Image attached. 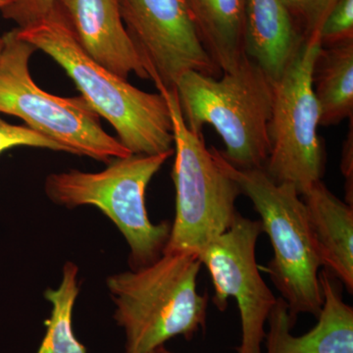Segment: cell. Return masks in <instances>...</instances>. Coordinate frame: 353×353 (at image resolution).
Wrapping results in <instances>:
<instances>
[{
	"label": "cell",
	"mask_w": 353,
	"mask_h": 353,
	"mask_svg": "<svg viewBox=\"0 0 353 353\" xmlns=\"http://www.w3.org/2000/svg\"><path fill=\"white\" fill-rule=\"evenodd\" d=\"M123 22L159 92L175 90L190 71L218 78L221 70L204 48L188 0H119Z\"/></svg>",
	"instance_id": "cell-9"
},
{
	"label": "cell",
	"mask_w": 353,
	"mask_h": 353,
	"mask_svg": "<svg viewBox=\"0 0 353 353\" xmlns=\"http://www.w3.org/2000/svg\"><path fill=\"white\" fill-rule=\"evenodd\" d=\"M0 55V113L16 116L27 127L63 146L65 152L109 163L132 153L104 131L101 118L80 95L59 97L44 92L30 74L37 48L18 36H2Z\"/></svg>",
	"instance_id": "cell-6"
},
{
	"label": "cell",
	"mask_w": 353,
	"mask_h": 353,
	"mask_svg": "<svg viewBox=\"0 0 353 353\" xmlns=\"http://www.w3.org/2000/svg\"><path fill=\"white\" fill-rule=\"evenodd\" d=\"M301 196L320 265L352 294V206L332 194L322 181Z\"/></svg>",
	"instance_id": "cell-13"
},
{
	"label": "cell",
	"mask_w": 353,
	"mask_h": 353,
	"mask_svg": "<svg viewBox=\"0 0 353 353\" xmlns=\"http://www.w3.org/2000/svg\"><path fill=\"white\" fill-rule=\"evenodd\" d=\"M341 173L345 179V201L350 205L353 204V132L352 117L350 118V130L343 145L341 153Z\"/></svg>",
	"instance_id": "cell-22"
},
{
	"label": "cell",
	"mask_w": 353,
	"mask_h": 353,
	"mask_svg": "<svg viewBox=\"0 0 353 353\" xmlns=\"http://www.w3.org/2000/svg\"><path fill=\"white\" fill-rule=\"evenodd\" d=\"M3 38L0 37V55H1L2 48H3Z\"/></svg>",
	"instance_id": "cell-25"
},
{
	"label": "cell",
	"mask_w": 353,
	"mask_h": 353,
	"mask_svg": "<svg viewBox=\"0 0 353 353\" xmlns=\"http://www.w3.org/2000/svg\"><path fill=\"white\" fill-rule=\"evenodd\" d=\"M304 39L281 0H248L245 53L272 82L283 75Z\"/></svg>",
	"instance_id": "cell-14"
},
{
	"label": "cell",
	"mask_w": 353,
	"mask_h": 353,
	"mask_svg": "<svg viewBox=\"0 0 353 353\" xmlns=\"http://www.w3.org/2000/svg\"><path fill=\"white\" fill-rule=\"evenodd\" d=\"M57 0H9L0 10L7 20L13 21L18 29H25L46 18L57 6Z\"/></svg>",
	"instance_id": "cell-21"
},
{
	"label": "cell",
	"mask_w": 353,
	"mask_h": 353,
	"mask_svg": "<svg viewBox=\"0 0 353 353\" xmlns=\"http://www.w3.org/2000/svg\"><path fill=\"white\" fill-rule=\"evenodd\" d=\"M202 263L194 253H163L143 268L108 279L114 319L126 334L125 353H150L176 336L204 329L208 296L197 294Z\"/></svg>",
	"instance_id": "cell-2"
},
{
	"label": "cell",
	"mask_w": 353,
	"mask_h": 353,
	"mask_svg": "<svg viewBox=\"0 0 353 353\" xmlns=\"http://www.w3.org/2000/svg\"><path fill=\"white\" fill-rule=\"evenodd\" d=\"M17 146H31L55 152H65L63 146L32 131L29 127L9 124L0 118V155Z\"/></svg>",
	"instance_id": "cell-20"
},
{
	"label": "cell",
	"mask_w": 353,
	"mask_h": 353,
	"mask_svg": "<svg viewBox=\"0 0 353 353\" xmlns=\"http://www.w3.org/2000/svg\"><path fill=\"white\" fill-rule=\"evenodd\" d=\"M321 48L320 34L304 39L273 83L269 157L263 170L273 182L294 185L299 196L322 181L326 162L318 134L319 104L313 88V71Z\"/></svg>",
	"instance_id": "cell-8"
},
{
	"label": "cell",
	"mask_w": 353,
	"mask_h": 353,
	"mask_svg": "<svg viewBox=\"0 0 353 353\" xmlns=\"http://www.w3.org/2000/svg\"><path fill=\"white\" fill-rule=\"evenodd\" d=\"M353 41V0H339L320 31L323 48Z\"/></svg>",
	"instance_id": "cell-19"
},
{
	"label": "cell",
	"mask_w": 353,
	"mask_h": 353,
	"mask_svg": "<svg viewBox=\"0 0 353 353\" xmlns=\"http://www.w3.org/2000/svg\"><path fill=\"white\" fill-rule=\"evenodd\" d=\"M339 0H281L294 24L309 38L320 34L325 20Z\"/></svg>",
	"instance_id": "cell-18"
},
{
	"label": "cell",
	"mask_w": 353,
	"mask_h": 353,
	"mask_svg": "<svg viewBox=\"0 0 353 353\" xmlns=\"http://www.w3.org/2000/svg\"><path fill=\"white\" fill-rule=\"evenodd\" d=\"M261 233L260 220L243 217L238 212L229 229L199 255L212 279L216 307L224 311L229 297L238 303L241 323L239 353H261L265 323L277 301L260 275L256 262L255 250Z\"/></svg>",
	"instance_id": "cell-10"
},
{
	"label": "cell",
	"mask_w": 353,
	"mask_h": 353,
	"mask_svg": "<svg viewBox=\"0 0 353 353\" xmlns=\"http://www.w3.org/2000/svg\"><path fill=\"white\" fill-rule=\"evenodd\" d=\"M18 36L59 64L85 101L108 120L132 154L174 152L173 123L164 95L150 94L97 63L81 48L57 6Z\"/></svg>",
	"instance_id": "cell-1"
},
{
	"label": "cell",
	"mask_w": 353,
	"mask_h": 353,
	"mask_svg": "<svg viewBox=\"0 0 353 353\" xmlns=\"http://www.w3.org/2000/svg\"><path fill=\"white\" fill-rule=\"evenodd\" d=\"M76 39L97 63L128 80H150L121 15L119 0H57Z\"/></svg>",
	"instance_id": "cell-11"
},
{
	"label": "cell",
	"mask_w": 353,
	"mask_h": 353,
	"mask_svg": "<svg viewBox=\"0 0 353 353\" xmlns=\"http://www.w3.org/2000/svg\"><path fill=\"white\" fill-rule=\"evenodd\" d=\"M150 353H155V352H150Z\"/></svg>",
	"instance_id": "cell-26"
},
{
	"label": "cell",
	"mask_w": 353,
	"mask_h": 353,
	"mask_svg": "<svg viewBox=\"0 0 353 353\" xmlns=\"http://www.w3.org/2000/svg\"><path fill=\"white\" fill-rule=\"evenodd\" d=\"M78 272L76 264L67 262L63 267L61 284L57 289H48L44 292L52 310L46 323L48 330L38 353H87L85 347L77 340L72 326L74 305L80 292Z\"/></svg>",
	"instance_id": "cell-17"
},
{
	"label": "cell",
	"mask_w": 353,
	"mask_h": 353,
	"mask_svg": "<svg viewBox=\"0 0 353 353\" xmlns=\"http://www.w3.org/2000/svg\"><path fill=\"white\" fill-rule=\"evenodd\" d=\"M155 353H173V352H169L168 350H166V348H165L163 347V345H162V347H158L157 350H155Z\"/></svg>",
	"instance_id": "cell-23"
},
{
	"label": "cell",
	"mask_w": 353,
	"mask_h": 353,
	"mask_svg": "<svg viewBox=\"0 0 353 353\" xmlns=\"http://www.w3.org/2000/svg\"><path fill=\"white\" fill-rule=\"evenodd\" d=\"M174 152L115 158L104 170H70L46 181V192L55 204L68 208L92 205L112 221L130 248L131 270L157 261L171 233V223L153 224L146 210L148 183Z\"/></svg>",
	"instance_id": "cell-5"
},
{
	"label": "cell",
	"mask_w": 353,
	"mask_h": 353,
	"mask_svg": "<svg viewBox=\"0 0 353 353\" xmlns=\"http://www.w3.org/2000/svg\"><path fill=\"white\" fill-rule=\"evenodd\" d=\"M204 48L222 73L246 57L245 26L248 0H188Z\"/></svg>",
	"instance_id": "cell-15"
},
{
	"label": "cell",
	"mask_w": 353,
	"mask_h": 353,
	"mask_svg": "<svg viewBox=\"0 0 353 353\" xmlns=\"http://www.w3.org/2000/svg\"><path fill=\"white\" fill-rule=\"evenodd\" d=\"M174 132L176 215L163 253L201 255L233 223L239 185L221 168L202 134L183 121L176 90H164Z\"/></svg>",
	"instance_id": "cell-7"
},
{
	"label": "cell",
	"mask_w": 353,
	"mask_h": 353,
	"mask_svg": "<svg viewBox=\"0 0 353 353\" xmlns=\"http://www.w3.org/2000/svg\"><path fill=\"white\" fill-rule=\"evenodd\" d=\"M9 0H0V10L8 3Z\"/></svg>",
	"instance_id": "cell-24"
},
{
	"label": "cell",
	"mask_w": 353,
	"mask_h": 353,
	"mask_svg": "<svg viewBox=\"0 0 353 353\" xmlns=\"http://www.w3.org/2000/svg\"><path fill=\"white\" fill-rule=\"evenodd\" d=\"M217 163L252 201L268 234L274 257L266 267L272 282L289 309L290 324L308 313L318 317L323 306L319 282V259L309 230L303 199L290 183L273 182L264 170H243L225 159L220 150L210 148Z\"/></svg>",
	"instance_id": "cell-4"
},
{
	"label": "cell",
	"mask_w": 353,
	"mask_h": 353,
	"mask_svg": "<svg viewBox=\"0 0 353 353\" xmlns=\"http://www.w3.org/2000/svg\"><path fill=\"white\" fill-rule=\"evenodd\" d=\"M313 88L321 126L353 117V41L322 46L313 71Z\"/></svg>",
	"instance_id": "cell-16"
},
{
	"label": "cell",
	"mask_w": 353,
	"mask_h": 353,
	"mask_svg": "<svg viewBox=\"0 0 353 353\" xmlns=\"http://www.w3.org/2000/svg\"><path fill=\"white\" fill-rule=\"evenodd\" d=\"M273 82L245 57L219 78L190 71L175 90L183 121L202 134L205 125L219 134L230 164L243 170H263L269 157L268 125L273 106Z\"/></svg>",
	"instance_id": "cell-3"
},
{
	"label": "cell",
	"mask_w": 353,
	"mask_h": 353,
	"mask_svg": "<svg viewBox=\"0 0 353 353\" xmlns=\"http://www.w3.org/2000/svg\"><path fill=\"white\" fill-rule=\"evenodd\" d=\"M319 282L322 309L314 328L303 336L290 334L289 309L277 297L267 319V353H353V308L343 301V284L325 269Z\"/></svg>",
	"instance_id": "cell-12"
}]
</instances>
